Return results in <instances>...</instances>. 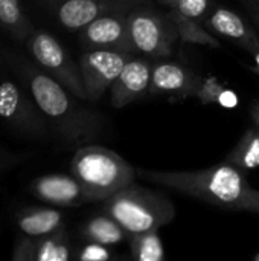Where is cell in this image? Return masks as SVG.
Returning <instances> with one entry per match:
<instances>
[{"label":"cell","mask_w":259,"mask_h":261,"mask_svg":"<svg viewBox=\"0 0 259 261\" xmlns=\"http://www.w3.org/2000/svg\"><path fill=\"white\" fill-rule=\"evenodd\" d=\"M3 63L35 99L50 128L67 144L82 145L102 132L99 113L84 106L78 96L41 70L34 61L14 50H2Z\"/></svg>","instance_id":"1"},{"label":"cell","mask_w":259,"mask_h":261,"mask_svg":"<svg viewBox=\"0 0 259 261\" xmlns=\"http://www.w3.org/2000/svg\"><path fill=\"white\" fill-rule=\"evenodd\" d=\"M136 171L137 177L147 182L172 188L182 194L232 211H243L252 190L244 171L227 162L195 171H153L142 168Z\"/></svg>","instance_id":"2"},{"label":"cell","mask_w":259,"mask_h":261,"mask_svg":"<svg viewBox=\"0 0 259 261\" xmlns=\"http://www.w3.org/2000/svg\"><path fill=\"white\" fill-rule=\"evenodd\" d=\"M70 171L81 184L89 202H104L137 177L131 164L101 145L79 147L72 158Z\"/></svg>","instance_id":"3"},{"label":"cell","mask_w":259,"mask_h":261,"mask_svg":"<svg viewBox=\"0 0 259 261\" xmlns=\"http://www.w3.org/2000/svg\"><path fill=\"white\" fill-rule=\"evenodd\" d=\"M104 213L130 236L160 229L176 217V208L165 194L134 182L104 200Z\"/></svg>","instance_id":"4"},{"label":"cell","mask_w":259,"mask_h":261,"mask_svg":"<svg viewBox=\"0 0 259 261\" xmlns=\"http://www.w3.org/2000/svg\"><path fill=\"white\" fill-rule=\"evenodd\" d=\"M128 29L134 52L154 61L168 58L179 41V32L169 14L153 2L139 3L130 9Z\"/></svg>","instance_id":"5"},{"label":"cell","mask_w":259,"mask_h":261,"mask_svg":"<svg viewBox=\"0 0 259 261\" xmlns=\"http://www.w3.org/2000/svg\"><path fill=\"white\" fill-rule=\"evenodd\" d=\"M24 46L34 63L47 75L61 83L75 96L87 102V93L82 83L79 64L70 57L66 47L47 31L37 29L24 41Z\"/></svg>","instance_id":"6"},{"label":"cell","mask_w":259,"mask_h":261,"mask_svg":"<svg viewBox=\"0 0 259 261\" xmlns=\"http://www.w3.org/2000/svg\"><path fill=\"white\" fill-rule=\"evenodd\" d=\"M0 121L31 141L46 139L50 130L46 116L27 89L12 80L0 81Z\"/></svg>","instance_id":"7"},{"label":"cell","mask_w":259,"mask_h":261,"mask_svg":"<svg viewBox=\"0 0 259 261\" xmlns=\"http://www.w3.org/2000/svg\"><path fill=\"white\" fill-rule=\"evenodd\" d=\"M136 52L121 49H84L79 57V70L89 102H96L111 87L124 66Z\"/></svg>","instance_id":"8"},{"label":"cell","mask_w":259,"mask_h":261,"mask_svg":"<svg viewBox=\"0 0 259 261\" xmlns=\"http://www.w3.org/2000/svg\"><path fill=\"white\" fill-rule=\"evenodd\" d=\"M130 8H121L96 17L93 21L78 31L79 41L84 49H121L134 52L130 29L128 12Z\"/></svg>","instance_id":"9"},{"label":"cell","mask_w":259,"mask_h":261,"mask_svg":"<svg viewBox=\"0 0 259 261\" xmlns=\"http://www.w3.org/2000/svg\"><path fill=\"white\" fill-rule=\"evenodd\" d=\"M44 9L60 26L67 31L78 32L96 17L131 5L108 0H34Z\"/></svg>","instance_id":"10"},{"label":"cell","mask_w":259,"mask_h":261,"mask_svg":"<svg viewBox=\"0 0 259 261\" xmlns=\"http://www.w3.org/2000/svg\"><path fill=\"white\" fill-rule=\"evenodd\" d=\"M153 66L154 60L137 57V54L128 60L110 87V102L114 109H122L150 93Z\"/></svg>","instance_id":"11"},{"label":"cell","mask_w":259,"mask_h":261,"mask_svg":"<svg viewBox=\"0 0 259 261\" xmlns=\"http://www.w3.org/2000/svg\"><path fill=\"white\" fill-rule=\"evenodd\" d=\"M202 23L214 35L234 41L253 57L259 55V32L238 12L215 5Z\"/></svg>","instance_id":"12"},{"label":"cell","mask_w":259,"mask_h":261,"mask_svg":"<svg viewBox=\"0 0 259 261\" xmlns=\"http://www.w3.org/2000/svg\"><path fill=\"white\" fill-rule=\"evenodd\" d=\"M200 81L202 76L177 61L156 60L150 95H166L174 99H185L195 96Z\"/></svg>","instance_id":"13"},{"label":"cell","mask_w":259,"mask_h":261,"mask_svg":"<svg viewBox=\"0 0 259 261\" xmlns=\"http://www.w3.org/2000/svg\"><path fill=\"white\" fill-rule=\"evenodd\" d=\"M32 194L49 205L55 206H79L87 203V196L73 174H44L32 180Z\"/></svg>","instance_id":"14"},{"label":"cell","mask_w":259,"mask_h":261,"mask_svg":"<svg viewBox=\"0 0 259 261\" xmlns=\"http://www.w3.org/2000/svg\"><path fill=\"white\" fill-rule=\"evenodd\" d=\"M15 225L24 236L44 237L64 229V216L55 208L29 206L15 214Z\"/></svg>","instance_id":"15"},{"label":"cell","mask_w":259,"mask_h":261,"mask_svg":"<svg viewBox=\"0 0 259 261\" xmlns=\"http://www.w3.org/2000/svg\"><path fill=\"white\" fill-rule=\"evenodd\" d=\"M0 29L20 43L35 31L20 0H0Z\"/></svg>","instance_id":"16"},{"label":"cell","mask_w":259,"mask_h":261,"mask_svg":"<svg viewBox=\"0 0 259 261\" xmlns=\"http://www.w3.org/2000/svg\"><path fill=\"white\" fill-rule=\"evenodd\" d=\"M82 236L89 242H96L105 246L128 242L130 234L108 214L96 216L87 220L82 226Z\"/></svg>","instance_id":"17"},{"label":"cell","mask_w":259,"mask_h":261,"mask_svg":"<svg viewBox=\"0 0 259 261\" xmlns=\"http://www.w3.org/2000/svg\"><path fill=\"white\" fill-rule=\"evenodd\" d=\"M227 164H232L243 171L255 170L259 167V128L250 127L247 128L238 144L234 147V150L227 154L226 161Z\"/></svg>","instance_id":"18"},{"label":"cell","mask_w":259,"mask_h":261,"mask_svg":"<svg viewBox=\"0 0 259 261\" xmlns=\"http://www.w3.org/2000/svg\"><path fill=\"white\" fill-rule=\"evenodd\" d=\"M168 14L176 24V29L179 32V40H182L185 43L205 44V46H211V47H220L221 46L218 38L212 32H209L203 26L202 21L189 18V17L180 14L179 11H176L174 8H171L168 11Z\"/></svg>","instance_id":"19"},{"label":"cell","mask_w":259,"mask_h":261,"mask_svg":"<svg viewBox=\"0 0 259 261\" xmlns=\"http://www.w3.org/2000/svg\"><path fill=\"white\" fill-rule=\"evenodd\" d=\"M70 258V240L64 229L44 237H35L34 261H67Z\"/></svg>","instance_id":"20"},{"label":"cell","mask_w":259,"mask_h":261,"mask_svg":"<svg viewBox=\"0 0 259 261\" xmlns=\"http://www.w3.org/2000/svg\"><path fill=\"white\" fill-rule=\"evenodd\" d=\"M130 252L134 260L162 261L165 258L163 243L159 236V229L131 234L128 239Z\"/></svg>","instance_id":"21"},{"label":"cell","mask_w":259,"mask_h":261,"mask_svg":"<svg viewBox=\"0 0 259 261\" xmlns=\"http://www.w3.org/2000/svg\"><path fill=\"white\" fill-rule=\"evenodd\" d=\"M229 95L231 92L215 76H208L202 78L195 98H198L203 104H226L224 98Z\"/></svg>","instance_id":"22"},{"label":"cell","mask_w":259,"mask_h":261,"mask_svg":"<svg viewBox=\"0 0 259 261\" xmlns=\"http://www.w3.org/2000/svg\"><path fill=\"white\" fill-rule=\"evenodd\" d=\"M214 6L212 0H177L174 9L189 18L203 21Z\"/></svg>","instance_id":"23"},{"label":"cell","mask_w":259,"mask_h":261,"mask_svg":"<svg viewBox=\"0 0 259 261\" xmlns=\"http://www.w3.org/2000/svg\"><path fill=\"white\" fill-rule=\"evenodd\" d=\"M76 258L79 261H107L113 258V254L105 245L89 242L85 246L79 249V252L76 254Z\"/></svg>","instance_id":"24"},{"label":"cell","mask_w":259,"mask_h":261,"mask_svg":"<svg viewBox=\"0 0 259 261\" xmlns=\"http://www.w3.org/2000/svg\"><path fill=\"white\" fill-rule=\"evenodd\" d=\"M34 249H35V237H29L21 234L14 243L12 249V261H34Z\"/></svg>","instance_id":"25"},{"label":"cell","mask_w":259,"mask_h":261,"mask_svg":"<svg viewBox=\"0 0 259 261\" xmlns=\"http://www.w3.org/2000/svg\"><path fill=\"white\" fill-rule=\"evenodd\" d=\"M21 161H23L21 154H15L0 145V174L6 170H11L15 165H18Z\"/></svg>","instance_id":"26"},{"label":"cell","mask_w":259,"mask_h":261,"mask_svg":"<svg viewBox=\"0 0 259 261\" xmlns=\"http://www.w3.org/2000/svg\"><path fill=\"white\" fill-rule=\"evenodd\" d=\"M243 211L259 214V190L252 187V190H250V193H249V196H247V199L244 202Z\"/></svg>","instance_id":"27"},{"label":"cell","mask_w":259,"mask_h":261,"mask_svg":"<svg viewBox=\"0 0 259 261\" xmlns=\"http://www.w3.org/2000/svg\"><path fill=\"white\" fill-rule=\"evenodd\" d=\"M241 3L244 5L247 14L253 20V23H255V26H256L259 32V0H241Z\"/></svg>","instance_id":"28"},{"label":"cell","mask_w":259,"mask_h":261,"mask_svg":"<svg viewBox=\"0 0 259 261\" xmlns=\"http://www.w3.org/2000/svg\"><path fill=\"white\" fill-rule=\"evenodd\" d=\"M252 119H253V125L259 128V101H256L255 106L252 107Z\"/></svg>","instance_id":"29"},{"label":"cell","mask_w":259,"mask_h":261,"mask_svg":"<svg viewBox=\"0 0 259 261\" xmlns=\"http://www.w3.org/2000/svg\"><path fill=\"white\" fill-rule=\"evenodd\" d=\"M108 2H116V3H124V5L136 6L139 3H148V2H153V0H108Z\"/></svg>","instance_id":"30"},{"label":"cell","mask_w":259,"mask_h":261,"mask_svg":"<svg viewBox=\"0 0 259 261\" xmlns=\"http://www.w3.org/2000/svg\"><path fill=\"white\" fill-rule=\"evenodd\" d=\"M157 5H160V6H163V8H168V9H171V8H174L176 6V3H177V0H154Z\"/></svg>","instance_id":"31"},{"label":"cell","mask_w":259,"mask_h":261,"mask_svg":"<svg viewBox=\"0 0 259 261\" xmlns=\"http://www.w3.org/2000/svg\"><path fill=\"white\" fill-rule=\"evenodd\" d=\"M5 66V63H3V58H2V50H0V69Z\"/></svg>","instance_id":"32"},{"label":"cell","mask_w":259,"mask_h":261,"mask_svg":"<svg viewBox=\"0 0 259 261\" xmlns=\"http://www.w3.org/2000/svg\"><path fill=\"white\" fill-rule=\"evenodd\" d=\"M255 60H256V64H258V72H259V55H256V57H253Z\"/></svg>","instance_id":"33"},{"label":"cell","mask_w":259,"mask_h":261,"mask_svg":"<svg viewBox=\"0 0 259 261\" xmlns=\"http://www.w3.org/2000/svg\"><path fill=\"white\" fill-rule=\"evenodd\" d=\"M253 260L259 261V252H258V254H256V255H255V257H253Z\"/></svg>","instance_id":"34"}]
</instances>
